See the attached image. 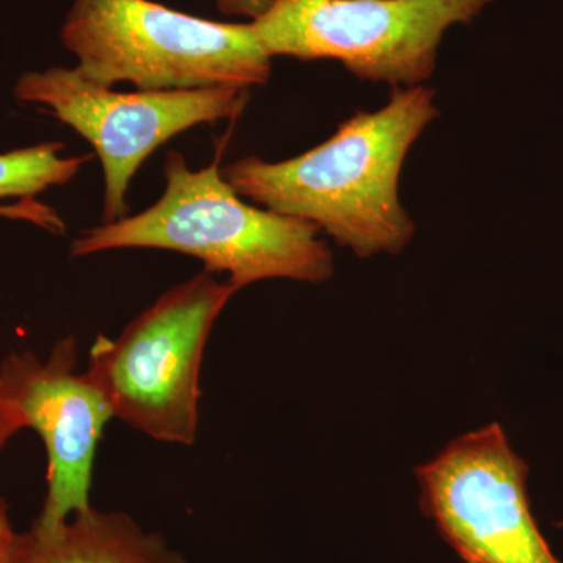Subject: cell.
<instances>
[{
	"label": "cell",
	"instance_id": "cell-11",
	"mask_svg": "<svg viewBox=\"0 0 563 563\" xmlns=\"http://www.w3.org/2000/svg\"><path fill=\"white\" fill-rule=\"evenodd\" d=\"M0 217L33 222L55 235H65L66 232L65 221L62 220L57 210L46 203L33 201L32 198L22 199L11 206H0Z\"/></svg>",
	"mask_w": 563,
	"mask_h": 563
},
{
	"label": "cell",
	"instance_id": "cell-14",
	"mask_svg": "<svg viewBox=\"0 0 563 563\" xmlns=\"http://www.w3.org/2000/svg\"><path fill=\"white\" fill-rule=\"evenodd\" d=\"M20 429H22L20 418L0 396V450Z\"/></svg>",
	"mask_w": 563,
	"mask_h": 563
},
{
	"label": "cell",
	"instance_id": "cell-4",
	"mask_svg": "<svg viewBox=\"0 0 563 563\" xmlns=\"http://www.w3.org/2000/svg\"><path fill=\"white\" fill-rule=\"evenodd\" d=\"M235 292L231 282L203 269L166 291L117 339L98 335L87 373L114 418L157 442H196L203 352Z\"/></svg>",
	"mask_w": 563,
	"mask_h": 563
},
{
	"label": "cell",
	"instance_id": "cell-8",
	"mask_svg": "<svg viewBox=\"0 0 563 563\" xmlns=\"http://www.w3.org/2000/svg\"><path fill=\"white\" fill-rule=\"evenodd\" d=\"M74 336L55 344L46 361L11 352L0 365V396L46 446L47 493L33 523L51 528L90 509L92 465L107 422L106 396L88 373H77Z\"/></svg>",
	"mask_w": 563,
	"mask_h": 563
},
{
	"label": "cell",
	"instance_id": "cell-9",
	"mask_svg": "<svg viewBox=\"0 0 563 563\" xmlns=\"http://www.w3.org/2000/svg\"><path fill=\"white\" fill-rule=\"evenodd\" d=\"M10 563H191L158 532L124 512L90 509L18 533Z\"/></svg>",
	"mask_w": 563,
	"mask_h": 563
},
{
	"label": "cell",
	"instance_id": "cell-10",
	"mask_svg": "<svg viewBox=\"0 0 563 563\" xmlns=\"http://www.w3.org/2000/svg\"><path fill=\"white\" fill-rule=\"evenodd\" d=\"M57 141L0 154V199L32 198L38 192L68 184L91 155L63 158Z\"/></svg>",
	"mask_w": 563,
	"mask_h": 563
},
{
	"label": "cell",
	"instance_id": "cell-7",
	"mask_svg": "<svg viewBox=\"0 0 563 563\" xmlns=\"http://www.w3.org/2000/svg\"><path fill=\"white\" fill-rule=\"evenodd\" d=\"M421 507L465 563H562L537 525L528 463L498 422L453 440L415 470Z\"/></svg>",
	"mask_w": 563,
	"mask_h": 563
},
{
	"label": "cell",
	"instance_id": "cell-15",
	"mask_svg": "<svg viewBox=\"0 0 563 563\" xmlns=\"http://www.w3.org/2000/svg\"><path fill=\"white\" fill-rule=\"evenodd\" d=\"M559 528H563V521H561V523H559Z\"/></svg>",
	"mask_w": 563,
	"mask_h": 563
},
{
	"label": "cell",
	"instance_id": "cell-13",
	"mask_svg": "<svg viewBox=\"0 0 563 563\" xmlns=\"http://www.w3.org/2000/svg\"><path fill=\"white\" fill-rule=\"evenodd\" d=\"M18 532L13 531L10 523L7 504L0 498V563H10L16 547Z\"/></svg>",
	"mask_w": 563,
	"mask_h": 563
},
{
	"label": "cell",
	"instance_id": "cell-2",
	"mask_svg": "<svg viewBox=\"0 0 563 563\" xmlns=\"http://www.w3.org/2000/svg\"><path fill=\"white\" fill-rule=\"evenodd\" d=\"M218 162L192 172L180 152L169 151L162 198L143 213L81 233L74 257L131 247L180 252L199 258L206 272L228 273L236 291L266 279H331L332 252L320 229L244 202Z\"/></svg>",
	"mask_w": 563,
	"mask_h": 563
},
{
	"label": "cell",
	"instance_id": "cell-5",
	"mask_svg": "<svg viewBox=\"0 0 563 563\" xmlns=\"http://www.w3.org/2000/svg\"><path fill=\"white\" fill-rule=\"evenodd\" d=\"M493 0H276L251 22L269 57L335 60L358 79L413 88L431 79L444 32Z\"/></svg>",
	"mask_w": 563,
	"mask_h": 563
},
{
	"label": "cell",
	"instance_id": "cell-6",
	"mask_svg": "<svg viewBox=\"0 0 563 563\" xmlns=\"http://www.w3.org/2000/svg\"><path fill=\"white\" fill-rule=\"evenodd\" d=\"M246 92L236 87L117 92L66 68L24 74L14 87L21 102L36 103L95 147L106 176L103 222L125 218L129 181L152 152L195 125L235 120Z\"/></svg>",
	"mask_w": 563,
	"mask_h": 563
},
{
	"label": "cell",
	"instance_id": "cell-12",
	"mask_svg": "<svg viewBox=\"0 0 563 563\" xmlns=\"http://www.w3.org/2000/svg\"><path fill=\"white\" fill-rule=\"evenodd\" d=\"M214 2H217L221 13L247 16L254 21L272 9L276 0H214Z\"/></svg>",
	"mask_w": 563,
	"mask_h": 563
},
{
	"label": "cell",
	"instance_id": "cell-1",
	"mask_svg": "<svg viewBox=\"0 0 563 563\" xmlns=\"http://www.w3.org/2000/svg\"><path fill=\"white\" fill-rule=\"evenodd\" d=\"M433 98L426 85L393 88L383 109L358 111L298 157L242 158L222 177L242 198L317 225L357 257L399 254L415 236L399 177L410 147L439 117Z\"/></svg>",
	"mask_w": 563,
	"mask_h": 563
},
{
	"label": "cell",
	"instance_id": "cell-3",
	"mask_svg": "<svg viewBox=\"0 0 563 563\" xmlns=\"http://www.w3.org/2000/svg\"><path fill=\"white\" fill-rule=\"evenodd\" d=\"M62 41L98 87L140 91L265 85L272 57L251 24L190 16L151 0H74Z\"/></svg>",
	"mask_w": 563,
	"mask_h": 563
}]
</instances>
